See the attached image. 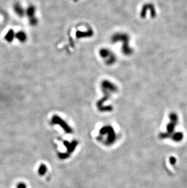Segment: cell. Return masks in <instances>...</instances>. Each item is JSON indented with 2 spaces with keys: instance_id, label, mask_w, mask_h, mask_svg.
I'll return each mask as SVG.
<instances>
[{
  "instance_id": "obj_1",
  "label": "cell",
  "mask_w": 187,
  "mask_h": 188,
  "mask_svg": "<svg viewBox=\"0 0 187 188\" xmlns=\"http://www.w3.org/2000/svg\"><path fill=\"white\" fill-rule=\"evenodd\" d=\"M15 12L20 17H23L24 15V11L21 6L19 3H15L14 6Z\"/></svg>"
},
{
  "instance_id": "obj_2",
  "label": "cell",
  "mask_w": 187,
  "mask_h": 188,
  "mask_svg": "<svg viewBox=\"0 0 187 188\" xmlns=\"http://www.w3.org/2000/svg\"><path fill=\"white\" fill-rule=\"evenodd\" d=\"M15 37V34L14 33V30L11 29L8 31V33L6 34L5 39L8 42L10 43L14 40Z\"/></svg>"
},
{
  "instance_id": "obj_3",
  "label": "cell",
  "mask_w": 187,
  "mask_h": 188,
  "mask_svg": "<svg viewBox=\"0 0 187 188\" xmlns=\"http://www.w3.org/2000/svg\"><path fill=\"white\" fill-rule=\"evenodd\" d=\"M15 37L21 42H24L26 40V34L23 31H19L15 34Z\"/></svg>"
},
{
  "instance_id": "obj_4",
  "label": "cell",
  "mask_w": 187,
  "mask_h": 188,
  "mask_svg": "<svg viewBox=\"0 0 187 188\" xmlns=\"http://www.w3.org/2000/svg\"><path fill=\"white\" fill-rule=\"evenodd\" d=\"M34 13V8L33 7H30L27 11V14L29 17H32Z\"/></svg>"
}]
</instances>
